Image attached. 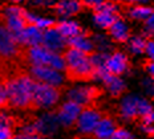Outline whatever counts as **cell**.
Wrapping results in <instances>:
<instances>
[{
	"label": "cell",
	"instance_id": "obj_1",
	"mask_svg": "<svg viewBox=\"0 0 154 139\" xmlns=\"http://www.w3.org/2000/svg\"><path fill=\"white\" fill-rule=\"evenodd\" d=\"M8 95V105L15 109L32 107L36 81L28 73H17L4 82Z\"/></svg>",
	"mask_w": 154,
	"mask_h": 139
},
{
	"label": "cell",
	"instance_id": "obj_2",
	"mask_svg": "<svg viewBox=\"0 0 154 139\" xmlns=\"http://www.w3.org/2000/svg\"><path fill=\"white\" fill-rule=\"evenodd\" d=\"M63 56L65 60V78L70 81H91L98 77V70L89 53L68 47Z\"/></svg>",
	"mask_w": 154,
	"mask_h": 139
},
{
	"label": "cell",
	"instance_id": "obj_3",
	"mask_svg": "<svg viewBox=\"0 0 154 139\" xmlns=\"http://www.w3.org/2000/svg\"><path fill=\"white\" fill-rule=\"evenodd\" d=\"M24 59L31 66H49L59 72H65V60L60 53H54L43 45L27 48Z\"/></svg>",
	"mask_w": 154,
	"mask_h": 139
},
{
	"label": "cell",
	"instance_id": "obj_4",
	"mask_svg": "<svg viewBox=\"0 0 154 139\" xmlns=\"http://www.w3.org/2000/svg\"><path fill=\"white\" fill-rule=\"evenodd\" d=\"M61 92L60 88L53 85H48V83L36 82L33 93V102H32V107L37 109H51L56 106L60 101Z\"/></svg>",
	"mask_w": 154,
	"mask_h": 139
},
{
	"label": "cell",
	"instance_id": "obj_5",
	"mask_svg": "<svg viewBox=\"0 0 154 139\" xmlns=\"http://www.w3.org/2000/svg\"><path fill=\"white\" fill-rule=\"evenodd\" d=\"M24 47L19 44L15 35L4 25H0V57L4 61H14L24 54Z\"/></svg>",
	"mask_w": 154,
	"mask_h": 139
},
{
	"label": "cell",
	"instance_id": "obj_6",
	"mask_svg": "<svg viewBox=\"0 0 154 139\" xmlns=\"http://www.w3.org/2000/svg\"><path fill=\"white\" fill-rule=\"evenodd\" d=\"M2 20L3 25L7 27L15 35V37H17L28 25L27 11L21 7H17V5H9V7H5L3 9Z\"/></svg>",
	"mask_w": 154,
	"mask_h": 139
},
{
	"label": "cell",
	"instance_id": "obj_7",
	"mask_svg": "<svg viewBox=\"0 0 154 139\" xmlns=\"http://www.w3.org/2000/svg\"><path fill=\"white\" fill-rule=\"evenodd\" d=\"M102 94V90L96 88V86H76L68 90L66 98L68 101H73L82 107L91 106L96 99Z\"/></svg>",
	"mask_w": 154,
	"mask_h": 139
},
{
	"label": "cell",
	"instance_id": "obj_8",
	"mask_svg": "<svg viewBox=\"0 0 154 139\" xmlns=\"http://www.w3.org/2000/svg\"><path fill=\"white\" fill-rule=\"evenodd\" d=\"M101 118H102V115L98 110H96L92 106H86V107L82 109L81 114H80L75 126L80 134L91 135L94 132L97 125L100 123Z\"/></svg>",
	"mask_w": 154,
	"mask_h": 139
},
{
	"label": "cell",
	"instance_id": "obj_9",
	"mask_svg": "<svg viewBox=\"0 0 154 139\" xmlns=\"http://www.w3.org/2000/svg\"><path fill=\"white\" fill-rule=\"evenodd\" d=\"M29 74L36 82L48 83V85H53L57 88H61L64 78H65L61 72L49 66H31Z\"/></svg>",
	"mask_w": 154,
	"mask_h": 139
},
{
	"label": "cell",
	"instance_id": "obj_10",
	"mask_svg": "<svg viewBox=\"0 0 154 139\" xmlns=\"http://www.w3.org/2000/svg\"><path fill=\"white\" fill-rule=\"evenodd\" d=\"M82 109L84 107L81 105L66 99L64 103H61V106H60L56 113L59 123L64 126V127H72V126H75L80 114H81Z\"/></svg>",
	"mask_w": 154,
	"mask_h": 139
},
{
	"label": "cell",
	"instance_id": "obj_11",
	"mask_svg": "<svg viewBox=\"0 0 154 139\" xmlns=\"http://www.w3.org/2000/svg\"><path fill=\"white\" fill-rule=\"evenodd\" d=\"M43 47L54 53H60L63 50H66L68 40L56 29V25L52 28H48L44 31L43 35Z\"/></svg>",
	"mask_w": 154,
	"mask_h": 139
},
{
	"label": "cell",
	"instance_id": "obj_12",
	"mask_svg": "<svg viewBox=\"0 0 154 139\" xmlns=\"http://www.w3.org/2000/svg\"><path fill=\"white\" fill-rule=\"evenodd\" d=\"M129 69V60L126 54L122 52H114L113 54L108 56L105 62V70L114 76H121Z\"/></svg>",
	"mask_w": 154,
	"mask_h": 139
},
{
	"label": "cell",
	"instance_id": "obj_13",
	"mask_svg": "<svg viewBox=\"0 0 154 139\" xmlns=\"http://www.w3.org/2000/svg\"><path fill=\"white\" fill-rule=\"evenodd\" d=\"M43 29L35 27V25H27V28L16 37V40L19 41L21 47H38V45H43Z\"/></svg>",
	"mask_w": 154,
	"mask_h": 139
},
{
	"label": "cell",
	"instance_id": "obj_14",
	"mask_svg": "<svg viewBox=\"0 0 154 139\" xmlns=\"http://www.w3.org/2000/svg\"><path fill=\"white\" fill-rule=\"evenodd\" d=\"M35 127H36V132L43 137H48L52 135L59 127V119H57L56 113H47V114L41 115L36 121H33Z\"/></svg>",
	"mask_w": 154,
	"mask_h": 139
},
{
	"label": "cell",
	"instance_id": "obj_15",
	"mask_svg": "<svg viewBox=\"0 0 154 139\" xmlns=\"http://www.w3.org/2000/svg\"><path fill=\"white\" fill-rule=\"evenodd\" d=\"M98 77L102 80L104 85L106 86V89L110 92L112 95L118 97L120 94H122V92L125 90V83L120 78V76H114V74L108 73L106 70H102L98 74Z\"/></svg>",
	"mask_w": 154,
	"mask_h": 139
},
{
	"label": "cell",
	"instance_id": "obj_16",
	"mask_svg": "<svg viewBox=\"0 0 154 139\" xmlns=\"http://www.w3.org/2000/svg\"><path fill=\"white\" fill-rule=\"evenodd\" d=\"M84 4L85 2L81 0H59L53 8L60 16H73L81 11Z\"/></svg>",
	"mask_w": 154,
	"mask_h": 139
},
{
	"label": "cell",
	"instance_id": "obj_17",
	"mask_svg": "<svg viewBox=\"0 0 154 139\" xmlns=\"http://www.w3.org/2000/svg\"><path fill=\"white\" fill-rule=\"evenodd\" d=\"M116 130H117V126L113 119L109 117H102L93 135L96 139H110Z\"/></svg>",
	"mask_w": 154,
	"mask_h": 139
},
{
	"label": "cell",
	"instance_id": "obj_18",
	"mask_svg": "<svg viewBox=\"0 0 154 139\" xmlns=\"http://www.w3.org/2000/svg\"><path fill=\"white\" fill-rule=\"evenodd\" d=\"M56 29L63 35L66 40H70V38L76 37V36H80L82 33V29L77 23L75 21H70V20H63L60 23L56 24Z\"/></svg>",
	"mask_w": 154,
	"mask_h": 139
},
{
	"label": "cell",
	"instance_id": "obj_19",
	"mask_svg": "<svg viewBox=\"0 0 154 139\" xmlns=\"http://www.w3.org/2000/svg\"><path fill=\"white\" fill-rule=\"evenodd\" d=\"M108 31H109V35H110L117 43H126V41L129 40L130 31H129V28H128V25L125 24L121 19H118Z\"/></svg>",
	"mask_w": 154,
	"mask_h": 139
},
{
	"label": "cell",
	"instance_id": "obj_20",
	"mask_svg": "<svg viewBox=\"0 0 154 139\" xmlns=\"http://www.w3.org/2000/svg\"><path fill=\"white\" fill-rule=\"evenodd\" d=\"M120 19L118 14H110V12H102V11H94V21L98 27L109 29L116 21Z\"/></svg>",
	"mask_w": 154,
	"mask_h": 139
},
{
	"label": "cell",
	"instance_id": "obj_21",
	"mask_svg": "<svg viewBox=\"0 0 154 139\" xmlns=\"http://www.w3.org/2000/svg\"><path fill=\"white\" fill-rule=\"evenodd\" d=\"M68 47L75 48V49H79V50H82V52L89 53V54L93 53V44H92V41L89 40L88 35L81 33L80 36L70 38V40L68 41Z\"/></svg>",
	"mask_w": 154,
	"mask_h": 139
},
{
	"label": "cell",
	"instance_id": "obj_22",
	"mask_svg": "<svg viewBox=\"0 0 154 139\" xmlns=\"http://www.w3.org/2000/svg\"><path fill=\"white\" fill-rule=\"evenodd\" d=\"M137 103L138 99L137 98H125L124 102L121 103V114L126 119H136L138 118V111H137Z\"/></svg>",
	"mask_w": 154,
	"mask_h": 139
},
{
	"label": "cell",
	"instance_id": "obj_23",
	"mask_svg": "<svg viewBox=\"0 0 154 139\" xmlns=\"http://www.w3.org/2000/svg\"><path fill=\"white\" fill-rule=\"evenodd\" d=\"M27 23H28V25H35V27L40 28V29H43V31L48 29V28H52L57 24V23L54 20H52V19L40 17V16L29 14V12H27Z\"/></svg>",
	"mask_w": 154,
	"mask_h": 139
},
{
	"label": "cell",
	"instance_id": "obj_24",
	"mask_svg": "<svg viewBox=\"0 0 154 139\" xmlns=\"http://www.w3.org/2000/svg\"><path fill=\"white\" fill-rule=\"evenodd\" d=\"M154 14V9L152 7H145V5H137L129 11V16L136 20H147Z\"/></svg>",
	"mask_w": 154,
	"mask_h": 139
},
{
	"label": "cell",
	"instance_id": "obj_25",
	"mask_svg": "<svg viewBox=\"0 0 154 139\" xmlns=\"http://www.w3.org/2000/svg\"><path fill=\"white\" fill-rule=\"evenodd\" d=\"M146 44H147V41L143 40L142 37H133L129 40L130 50L134 52V53H137V54H141L146 50Z\"/></svg>",
	"mask_w": 154,
	"mask_h": 139
},
{
	"label": "cell",
	"instance_id": "obj_26",
	"mask_svg": "<svg viewBox=\"0 0 154 139\" xmlns=\"http://www.w3.org/2000/svg\"><path fill=\"white\" fill-rule=\"evenodd\" d=\"M137 111H138V118L145 117L146 114L153 111V107L145 99H138V103H137Z\"/></svg>",
	"mask_w": 154,
	"mask_h": 139
},
{
	"label": "cell",
	"instance_id": "obj_27",
	"mask_svg": "<svg viewBox=\"0 0 154 139\" xmlns=\"http://www.w3.org/2000/svg\"><path fill=\"white\" fill-rule=\"evenodd\" d=\"M15 132H14V126L0 123V139H14Z\"/></svg>",
	"mask_w": 154,
	"mask_h": 139
},
{
	"label": "cell",
	"instance_id": "obj_28",
	"mask_svg": "<svg viewBox=\"0 0 154 139\" xmlns=\"http://www.w3.org/2000/svg\"><path fill=\"white\" fill-rule=\"evenodd\" d=\"M110 139H133V135L128 130H125V128L117 127V130L114 131V134L112 135Z\"/></svg>",
	"mask_w": 154,
	"mask_h": 139
},
{
	"label": "cell",
	"instance_id": "obj_29",
	"mask_svg": "<svg viewBox=\"0 0 154 139\" xmlns=\"http://www.w3.org/2000/svg\"><path fill=\"white\" fill-rule=\"evenodd\" d=\"M8 105V95L7 90H5L4 82H0V110Z\"/></svg>",
	"mask_w": 154,
	"mask_h": 139
},
{
	"label": "cell",
	"instance_id": "obj_30",
	"mask_svg": "<svg viewBox=\"0 0 154 139\" xmlns=\"http://www.w3.org/2000/svg\"><path fill=\"white\" fill-rule=\"evenodd\" d=\"M14 139H48V138L43 137L40 134H23V132H20V134L15 135Z\"/></svg>",
	"mask_w": 154,
	"mask_h": 139
},
{
	"label": "cell",
	"instance_id": "obj_31",
	"mask_svg": "<svg viewBox=\"0 0 154 139\" xmlns=\"http://www.w3.org/2000/svg\"><path fill=\"white\" fill-rule=\"evenodd\" d=\"M141 121H142L143 126H152L154 123V110L152 113H149V114H146L145 117L141 118Z\"/></svg>",
	"mask_w": 154,
	"mask_h": 139
},
{
	"label": "cell",
	"instance_id": "obj_32",
	"mask_svg": "<svg viewBox=\"0 0 154 139\" xmlns=\"http://www.w3.org/2000/svg\"><path fill=\"white\" fill-rule=\"evenodd\" d=\"M146 53L150 57V61H154V41H147L146 44Z\"/></svg>",
	"mask_w": 154,
	"mask_h": 139
},
{
	"label": "cell",
	"instance_id": "obj_33",
	"mask_svg": "<svg viewBox=\"0 0 154 139\" xmlns=\"http://www.w3.org/2000/svg\"><path fill=\"white\" fill-rule=\"evenodd\" d=\"M145 68H146V70L149 72V74L153 77V80H154V61H146L145 62Z\"/></svg>",
	"mask_w": 154,
	"mask_h": 139
},
{
	"label": "cell",
	"instance_id": "obj_34",
	"mask_svg": "<svg viewBox=\"0 0 154 139\" xmlns=\"http://www.w3.org/2000/svg\"><path fill=\"white\" fill-rule=\"evenodd\" d=\"M146 25H147V28H149L150 31L154 32V14L146 20Z\"/></svg>",
	"mask_w": 154,
	"mask_h": 139
},
{
	"label": "cell",
	"instance_id": "obj_35",
	"mask_svg": "<svg viewBox=\"0 0 154 139\" xmlns=\"http://www.w3.org/2000/svg\"><path fill=\"white\" fill-rule=\"evenodd\" d=\"M11 2H14V3H20V2H23V0H11Z\"/></svg>",
	"mask_w": 154,
	"mask_h": 139
},
{
	"label": "cell",
	"instance_id": "obj_36",
	"mask_svg": "<svg viewBox=\"0 0 154 139\" xmlns=\"http://www.w3.org/2000/svg\"><path fill=\"white\" fill-rule=\"evenodd\" d=\"M3 61H4V60H3V59H2V57H0V66H2V64H3Z\"/></svg>",
	"mask_w": 154,
	"mask_h": 139
},
{
	"label": "cell",
	"instance_id": "obj_37",
	"mask_svg": "<svg viewBox=\"0 0 154 139\" xmlns=\"http://www.w3.org/2000/svg\"><path fill=\"white\" fill-rule=\"evenodd\" d=\"M153 137H154V135H153Z\"/></svg>",
	"mask_w": 154,
	"mask_h": 139
}]
</instances>
